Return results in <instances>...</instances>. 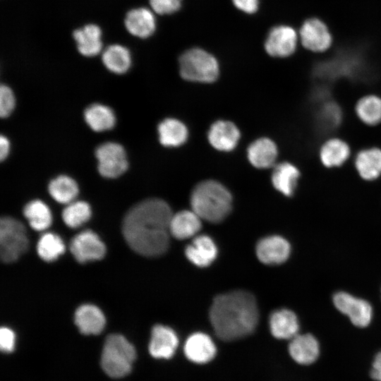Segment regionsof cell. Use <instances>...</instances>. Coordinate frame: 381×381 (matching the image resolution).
Masks as SVG:
<instances>
[{"instance_id":"cell-1","label":"cell","mask_w":381,"mask_h":381,"mask_svg":"<svg viewBox=\"0 0 381 381\" xmlns=\"http://www.w3.org/2000/svg\"><path fill=\"white\" fill-rule=\"evenodd\" d=\"M173 214L161 199L145 200L126 214L122 225L124 238L136 253L147 257L164 254L169 248Z\"/></svg>"},{"instance_id":"cell-2","label":"cell","mask_w":381,"mask_h":381,"mask_svg":"<svg viewBox=\"0 0 381 381\" xmlns=\"http://www.w3.org/2000/svg\"><path fill=\"white\" fill-rule=\"evenodd\" d=\"M255 297L248 291H234L217 296L210 309V319L222 340H236L251 334L258 322Z\"/></svg>"},{"instance_id":"cell-3","label":"cell","mask_w":381,"mask_h":381,"mask_svg":"<svg viewBox=\"0 0 381 381\" xmlns=\"http://www.w3.org/2000/svg\"><path fill=\"white\" fill-rule=\"evenodd\" d=\"M232 198L222 183L214 180L199 183L190 195V205L201 219L212 223L223 221L231 210Z\"/></svg>"},{"instance_id":"cell-4","label":"cell","mask_w":381,"mask_h":381,"mask_svg":"<svg viewBox=\"0 0 381 381\" xmlns=\"http://www.w3.org/2000/svg\"><path fill=\"white\" fill-rule=\"evenodd\" d=\"M136 358L134 346L122 335L107 337L101 355V366L109 377L119 378L128 375Z\"/></svg>"},{"instance_id":"cell-5","label":"cell","mask_w":381,"mask_h":381,"mask_svg":"<svg viewBox=\"0 0 381 381\" xmlns=\"http://www.w3.org/2000/svg\"><path fill=\"white\" fill-rule=\"evenodd\" d=\"M181 76L186 80L212 83L219 75L216 59L203 49L194 48L186 51L179 59Z\"/></svg>"},{"instance_id":"cell-6","label":"cell","mask_w":381,"mask_h":381,"mask_svg":"<svg viewBox=\"0 0 381 381\" xmlns=\"http://www.w3.org/2000/svg\"><path fill=\"white\" fill-rule=\"evenodd\" d=\"M28 247L24 225L18 220L4 217L0 220V256L3 262L16 261Z\"/></svg>"},{"instance_id":"cell-7","label":"cell","mask_w":381,"mask_h":381,"mask_svg":"<svg viewBox=\"0 0 381 381\" xmlns=\"http://www.w3.org/2000/svg\"><path fill=\"white\" fill-rule=\"evenodd\" d=\"M361 53L354 49H345L334 57L322 61L315 68V75L322 78L334 79L341 76L357 75L364 67Z\"/></svg>"},{"instance_id":"cell-8","label":"cell","mask_w":381,"mask_h":381,"mask_svg":"<svg viewBox=\"0 0 381 381\" xmlns=\"http://www.w3.org/2000/svg\"><path fill=\"white\" fill-rule=\"evenodd\" d=\"M332 301L335 308L346 315L353 325L365 327L371 322L373 308L366 300L339 291L334 294Z\"/></svg>"},{"instance_id":"cell-9","label":"cell","mask_w":381,"mask_h":381,"mask_svg":"<svg viewBox=\"0 0 381 381\" xmlns=\"http://www.w3.org/2000/svg\"><path fill=\"white\" fill-rule=\"evenodd\" d=\"M95 155L98 160V171L106 178H116L128 168V161L123 147L116 143L107 142L97 147Z\"/></svg>"},{"instance_id":"cell-10","label":"cell","mask_w":381,"mask_h":381,"mask_svg":"<svg viewBox=\"0 0 381 381\" xmlns=\"http://www.w3.org/2000/svg\"><path fill=\"white\" fill-rule=\"evenodd\" d=\"M70 250L80 263L99 260L106 252L103 242L90 230L83 231L74 236L71 241Z\"/></svg>"},{"instance_id":"cell-11","label":"cell","mask_w":381,"mask_h":381,"mask_svg":"<svg viewBox=\"0 0 381 381\" xmlns=\"http://www.w3.org/2000/svg\"><path fill=\"white\" fill-rule=\"evenodd\" d=\"M297 35L289 26L280 25L270 32L265 44L266 52L274 57H286L291 55L296 47Z\"/></svg>"},{"instance_id":"cell-12","label":"cell","mask_w":381,"mask_h":381,"mask_svg":"<svg viewBox=\"0 0 381 381\" xmlns=\"http://www.w3.org/2000/svg\"><path fill=\"white\" fill-rule=\"evenodd\" d=\"M300 35L303 47L310 51L322 52L331 46L332 37L327 27L317 18L306 20L301 27Z\"/></svg>"},{"instance_id":"cell-13","label":"cell","mask_w":381,"mask_h":381,"mask_svg":"<svg viewBox=\"0 0 381 381\" xmlns=\"http://www.w3.org/2000/svg\"><path fill=\"white\" fill-rule=\"evenodd\" d=\"M291 253L289 241L279 236L262 238L256 246V255L266 265H279L285 262Z\"/></svg>"},{"instance_id":"cell-14","label":"cell","mask_w":381,"mask_h":381,"mask_svg":"<svg viewBox=\"0 0 381 381\" xmlns=\"http://www.w3.org/2000/svg\"><path fill=\"white\" fill-rule=\"evenodd\" d=\"M178 345V337L172 329L162 325L153 327L148 347L152 357L169 359L174 355Z\"/></svg>"},{"instance_id":"cell-15","label":"cell","mask_w":381,"mask_h":381,"mask_svg":"<svg viewBox=\"0 0 381 381\" xmlns=\"http://www.w3.org/2000/svg\"><path fill=\"white\" fill-rule=\"evenodd\" d=\"M183 352L191 362L204 364L212 361L217 352L214 343L210 336L202 332H195L188 337Z\"/></svg>"},{"instance_id":"cell-16","label":"cell","mask_w":381,"mask_h":381,"mask_svg":"<svg viewBox=\"0 0 381 381\" xmlns=\"http://www.w3.org/2000/svg\"><path fill=\"white\" fill-rule=\"evenodd\" d=\"M289 353L292 359L301 365H310L320 355V344L311 334H298L290 339Z\"/></svg>"},{"instance_id":"cell-17","label":"cell","mask_w":381,"mask_h":381,"mask_svg":"<svg viewBox=\"0 0 381 381\" xmlns=\"http://www.w3.org/2000/svg\"><path fill=\"white\" fill-rule=\"evenodd\" d=\"M207 138L214 148L219 151L229 152L237 145L240 132L232 122L221 120L214 122L210 126Z\"/></svg>"},{"instance_id":"cell-18","label":"cell","mask_w":381,"mask_h":381,"mask_svg":"<svg viewBox=\"0 0 381 381\" xmlns=\"http://www.w3.org/2000/svg\"><path fill=\"white\" fill-rule=\"evenodd\" d=\"M354 167L364 181L379 179L381 176V148L370 147L358 151L354 158Z\"/></svg>"},{"instance_id":"cell-19","label":"cell","mask_w":381,"mask_h":381,"mask_svg":"<svg viewBox=\"0 0 381 381\" xmlns=\"http://www.w3.org/2000/svg\"><path fill=\"white\" fill-rule=\"evenodd\" d=\"M351 155V147L339 138L326 140L319 150V159L326 168H336L342 166Z\"/></svg>"},{"instance_id":"cell-20","label":"cell","mask_w":381,"mask_h":381,"mask_svg":"<svg viewBox=\"0 0 381 381\" xmlns=\"http://www.w3.org/2000/svg\"><path fill=\"white\" fill-rule=\"evenodd\" d=\"M125 26L130 34L146 38L152 35L156 28L155 18L148 8H134L127 13Z\"/></svg>"},{"instance_id":"cell-21","label":"cell","mask_w":381,"mask_h":381,"mask_svg":"<svg viewBox=\"0 0 381 381\" xmlns=\"http://www.w3.org/2000/svg\"><path fill=\"white\" fill-rule=\"evenodd\" d=\"M187 258L198 267H207L216 258L217 249L212 239L206 235L196 236L185 250Z\"/></svg>"},{"instance_id":"cell-22","label":"cell","mask_w":381,"mask_h":381,"mask_svg":"<svg viewBox=\"0 0 381 381\" xmlns=\"http://www.w3.org/2000/svg\"><path fill=\"white\" fill-rule=\"evenodd\" d=\"M247 153L248 160L253 166L258 169H266L275 165L278 150L272 140L262 138L249 145Z\"/></svg>"},{"instance_id":"cell-23","label":"cell","mask_w":381,"mask_h":381,"mask_svg":"<svg viewBox=\"0 0 381 381\" xmlns=\"http://www.w3.org/2000/svg\"><path fill=\"white\" fill-rule=\"evenodd\" d=\"M269 323L270 332L277 339H291L298 334V320L290 310L280 309L273 312Z\"/></svg>"},{"instance_id":"cell-24","label":"cell","mask_w":381,"mask_h":381,"mask_svg":"<svg viewBox=\"0 0 381 381\" xmlns=\"http://www.w3.org/2000/svg\"><path fill=\"white\" fill-rule=\"evenodd\" d=\"M300 176V171L294 164L283 162L273 167L271 180L276 190L290 197L295 191Z\"/></svg>"},{"instance_id":"cell-25","label":"cell","mask_w":381,"mask_h":381,"mask_svg":"<svg viewBox=\"0 0 381 381\" xmlns=\"http://www.w3.org/2000/svg\"><path fill=\"white\" fill-rule=\"evenodd\" d=\"M75 323L83 334H98L104 327L105 318L97 306L84 304L75 313Z\"/></svg>"},{"instance_id":"cell-26","label":"cell","mask_w":381,"mask_h":381,"mask_svg":"<svg viewBox=\"0 0 381 381\" xmlns=\"http://www.w3.org/2000/svg\"><path fill=\"white\" fill-rule=\"evenodd\" d=\"M78 52L85 56H94L100 53L102 48V30L95 24H88L73 32Z\"/></svg>"},{"instance_id":"cell-27","label":"cell","mask_w":381,"mask_h":381,"mask_svg":"<svg viewBox=\"0 0 381 381\" xmlns=\"http://www.w3.org/2000/svg\"><path fill=\"white\" fill-rule=\"evenodd\" d=\"M201 228V218L193 210H182L173 214L170 222V234L182 240L195 236Z\"/></svg>"},{"instance_id":"cell-28","label":"cell","mask_w":381,"mask_h":381,"mask_svg":"<svg viewBox=\"0 0 381 381\" xmlns=\"http://www.w3.org/2000/svg\"><path fill=\"white\" fill-rule=\"evenodd\" d=\"M355 113L364 124L375 126L381 123V97L368 94L360 97L355 105Z\"/></svg>"},{"instance_id":"cell-29","label":"cell","mask_w":381,"mask_h":381,"mask_svg":"<svg viewBox=\"0 0 381 381\" xmlns=\"http://www.w3.org/2000/svg\"><path fill=\"white\" fill-rule=\"evenodd\" d=\"M159 139L166 147H178L183 144L188 138V129L179 120L169 118L158 126Z\"/></svg>"},{"instance_id":"cell-30","label":"cell","mask_w":381,"mask_h":381,"mask_svg":"<svg viewBox=\"0 0 381 381\" xmlns=\"http://www.w3.org/2000/svg\"><path fill=\"white\" fill-rule=\"evenodd\" d=\"M84 117L87 125L97 132L112 128L116 121L113 111L109 107L100 104L89 106L85 110Z\"/></svg>"},{"instance_id":"cell-31","label":"cell","mask_w":381,"mask_h":381,"mask_svg":"<svg viewBox=\"0 0 381 381\" xmlns=\"http://www.w3.org/2000/svg\"><path fill=\"white\" fill-rule=\"evenodd\" d=\"M102 59L106 68L116 74L126 73L131 64L129 50L120 44L109 46L103 52Z\"/></svg>"},{"instance_id":"cell-32","label":"cell","mask_w":381,"mask_h":381,"mask_svg":"<svg viewBox=\"0 0 381 381\" xmlns=\"http://www.w3.org/2000/svg\"><path fill=\"white\" fill-rule=\"evenodd\" d=\"M49 193L58 202L68 204L78 193L76 182L69 176L61 175L52 180L48 186Z\"/></svg>"},{"instance_id":"cell-33","label":"cell","mask_w":381,"mask_h":381,"mask_svg":"<svg viewBox=\"0 0 381 381\" xmlns=\"http://www.w3.org/2000/svg\"><path fill=\"white\" fill-rule=\"evenodd\" d=\"M23 214L30 226L36 231H43L52 223V214L49 207L39 200L28 202L23 209Z\"/></svg>"},{"instance_id":"cell-34","label":"cell","mask_w":381,"mask_h":381,"mask_svg":"<svg viewBox=\"0 0 381 381\" xmlns=\"http://www.w3.org/2000/svg\"><path fill=\"white\" fill-rule=\"evenodd\" d=\"M65 250L61 238L55 234L45 233L37 245L38 255L44 261L52 262L58 258Z\"/></svg>"},{"instance_id":"cell-35","label":"cell","mask_w":381,"mask_h":381,"mask_svg":"<svg viewBox=\"0 0 381 381\" xmlns=\"http://www.w3.org/2000/svg\"><path fill=\"white\" fill-rule=\"evenodd\" d=\"M90 207L84 201H73L67 204L62 212L64 222L71 228L81 226L90 219Z\"/></svg>"},{"instance_id":"cell-36","label":"cell","mask_w":381,"mask_h":381,"mask_svg":"<svg viewBox=\"0 0 381 381\" xmlns=\"http://www.w3.org/2000/svg\"><path fill=\"white\" fill-rule=\"evenodd\" d=\"M316 119L322 130L331 131L340 124L342 119L341 111L335 102L325 101L321 104Z\"/></svg>"},{"instance_id":"cell-37","label":"cell","mask_w":381,"mask_h":381,"mask_svg":"<svg viewBox=\"0 0 381 381\" xmlns=\"http://www.w3.org/2000/svg\"><path fill=\"white\" fill-rule=\"evenodd\" d=\"M15 106V97L12 90L6 85L0 87V115L2 118L8 116Z\"/></svg>"},{"instance_id":"cell-38","label":"cell","mask_w":381,"mask_h":381,"mask_svg":"<svg viewBox=\"0 0 381 381\" xmlns=\"http://www.w3.org/2000/svg\"><path fill=\"white\" fill-rule=\"evenodd\" d=\"M182 0H150L155 12L159 14H170L179 9Z\"/></svg>"},{"instance_id":"cell-39","label":"cell","mask_w":381,"mask_h":381,"mask_svg":"<svg viewBox=\"0 0 381 381\" xmlns=\"http://www.w3.org/2000/svg\"><path fill=\"white\" fill-rule=\"evenodd\" d=\"M16 336L9 328L2 327L0 329V348L4 353H11L14 350Z\"/></svg>"},{"instance_id":"cell-40","label":"cell","mask_w":381,"mask_h":381,"mask_svg":"<svg viewBox=\"0 0 381 381\" xmlns=\"http://www.w3.org/2000/svg\"><path fill=\"white\" fill-rule=\"evenodd\" d=\"M236 8L247 13H255L258 8V0H232Z\"/></svg>"},{"instance_id":"cell-41","label":"cell","mask_w":381,"mask_h":381,"mask_svg":"<svg viewBox=\"0 0 381 381\" xmlns=\"http://www.w3.org/2000/svg\"><path fill=\"white\" fill-rule=\"evenodd\" d=\"M370 374L373 380L381 381V351L375 356Z\"/></svg>"},{"instance_id":"cell-42","label":"cell","mask_w":381,"mask_h":381,"mask_svg":"<svg viewBox=\"0 0 381 381\" xmlns=\"http://www.w3.org/2000/svg\"><path fill=\"white\" fill-rule=\"evenodd\" d=\"M9 142L8 140L4 135L0 137V159L4 160L8 155L9 152Z\"/></svg>"}]
</instances>
